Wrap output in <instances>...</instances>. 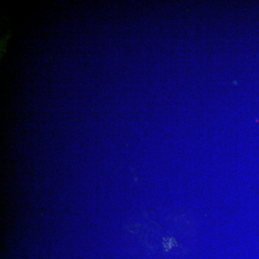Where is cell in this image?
I'll list each match as a JSON object with an SVG mask.
<instances>
[{
    "instance_id": "cell-1",
    "label": "cell",
    "mask_w": 259,
    "mask_h": 259,
    "mask_svg": "<svg viewBox=\"0 0 259 259\" xmlns=\"http://www.w3.org/2000/svg\"><path fill=\"white\" fill-rule=\"evenodd\" d=\"M163 246H164L166 250L171 249L172 247L175 244V241H174V239H171V238H165V239H163Z\"/></svg>"
}]
</instances>
